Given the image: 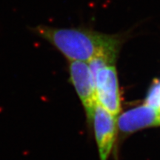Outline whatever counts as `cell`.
<instances>
[{"label":"cell","mask_w":160,"mask_h":160,"mask_svg":"<svg viewBox=\"0 0 160 160\" xmlns=\"http://www.w3.org/2000/svg\"><path fill=\"white\" fill-rule=\"evenodd\" d=\"M68 68L71 83L85 108L88 120L91 124L97 99L94 80L88 63L69 61Z\"/></svg>","instance_id":"3"},{"label":"cell","mask_w":160,"mask_h":160,"mask_svg":"<svg viewBox=\"0 0 160 160\" xmlns=\"http://www.w3.org/2000/svg\"><path fill=\"white\" fill-rule=\"evenodd\" d=\"M117 125L120 131L125 133L160 126V108L145 105L131 109L120 116Z\"/></svg>","instance_id":"5"},{"label":"cell","mask_w":160,"mask_h":160,"mask_svg":"<svg viewBox=\"0 0 160 160\" xmlns=\"http://www.w3.org/2000/svg\"><path fill=\"white\" fill-rule=\"evenodd\" d=\"M92 75L95 83L97 102L117 118L121 110V101L115 65L108 64L101 66Z\"/></svg>","instance_id":"2"},{"label":"cell","mask_w":160,"mask_h":160,"mask_svg":"<svg viewBox=\"0 0 160 160\" xmlns=\"http://www.w3.org/2000/svg\"><path fill=\"white\" fill-rule=\"evenodd\" d=\"M30 30L51 44L68 61L89 62L96 58H102L115 63L121 44L117 36L104 34L85 28L39 25Z\"/></svg>","instance_id":"1"},{"label":"cell","mask_w":160,"mask_h":160,"mask_svg":"<svg viewBox=\"0 0 160 160\" xmlns=\"http://www.w3.org/2000/svg\"><path fill=\"white\" fill-rule=\"evenodd\" d=\"M96 139L99 152L100 160H108L114 144L117 133V118L97 102L93 119Z\"/></svg>","instance_id":"4"},{"label":"cell","mask_w":160,"mask_h":160,"mask_svg":"<svg viewBox=\"0 0 160 160\" xmlns=\"http://www.w3.org/2000/svg\"><path fill=\"white\" fill-rule=\"evenodd\" d=\"M145 105L160 108V80L155 82L150 88L145 99Z\"/></svg>","instance_id":"6"}]
</instances>
